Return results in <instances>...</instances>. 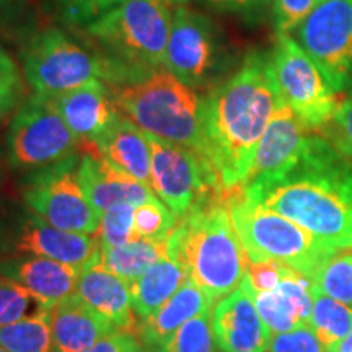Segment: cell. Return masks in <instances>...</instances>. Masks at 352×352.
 Wrapping results in <instances>:
<instances>
[{"instance_id":"obj_25","label":"cell","mask_w":352,"mask_h":352,"mask_svg":"<svg viewBox=\"0 0 352 352\" xmlns=\"http://www.w3.org/2000/svg\"><path fill=\"white\" fill-rule=\"evenodd\" d=\"M188 277L184 264L166 246L164 256L129 285L135 315L145 320L155 314Z\"/></svg>"},{"instance_id":"obj_7","label":"cell","mask_w":352,"mask_h":352,"mask_svg":"<svg viewBox=\"0 0 352 352\" xmlns=\"http://www.w3.org/2000/svg\"><path fill=\"white\" fill-rule=\"evenodd\" d=\"M170 7L165 0H124L85 28L108 57L140 74H148L165 64L171 28Z\"/></svg>"},{"instance_id":"obj_1","label":"cell","mask_w":352,"mask_h":352,"mask_svg":"<svg viewBox=\"0 0 352 352\" xmlns=\"http://www.w3.org/2000/svg\"><path fill=\"white\" fill-rule=\"evenodd\" d=\"M241 192L284 215L321 243L352 248V162L323 135L311 134L300 162L276 182Z\"/></svg>"},{"instance_id":"obj_41","label":"cell","mask_w":352,"mask_h":352,"mask_svg":"<svg viewBox=\"0 0 352 352\" xmlns=\"http://www.w3.org/2000/svg\"><path fill=\"white\" fill-rule=\"evenodd\" d=\"M206 3L215 8L232 12H254L270 6L272 0H204Z\"/></svg>"},{"instance_id":"obj_8","label":"cell","mask_w":352,"mask_h":352,"mask_svg":"<svg viewBox=\"0 0 352 352\" xmlns=\"http://www.w3.org/2000/svg\"><path fill=\"white\" fill-rule=\"evenodd\" d=\"M7 147L13 166L44 170L77 157L80 140L65 124L52 96L33 94L13 118Z\"/></svg>"},{"instance_id":"obj_12","label":"cell","mask_w":352,"mask_h":352,"mask_svg":"<svg viewBox=\"0 0 352 352\" xmlns=\"http://www.w3.org/2000/svg\"><path fill=\"white\" fill-rule=\"evenodd\" d=\"M23 197L34 215L60 230L98 233L101 214L88 202L77 182V157L34 175Z\"/></svg>"},{"instance_id":"obj_36","label":"cell","mask_w":352,"mask_h":352,"mask_svg":"<svg viewBox=\"0 0 352 352\" xmlns=\"http://www.w3.org/2000/svg\"><path fill=\"white\" fill-rule=\"evenodd\" d=\"M21 74L13 59L0 47V120L19 103L21 96Z\"/></svg>"},{"instance_id":"obj_38","label":"cell","mask_w":352,"mask_h":352,"mask_svg":"<svg viewBox=\"0 0 352 352\" xmlns=\"http://www.w3.org/2000/svg\"><path fill=\"white\" fill-rule=\"evenodd\" d=\"M122 2L124 0H60V6L69 21L87 26Z\"/></svg>"},{"instance_id":"obj_42","label":"cell","mask_w":352,"mask_h":352,"mask_svg":"<svg viewBox=\"0 0 352 352\" xmlns=\"http://www.w3.org/2000/svg\"><path fill=\"white\" fill-rule=\"evenodd\" d=\"M336 352H352V329L347 333V336L341 341L340 347H338Z\"/></svg>"},{"instance_id":"obj_2","label":"cell","mask_w":352,"mask_h":352,"mask_svg":"<svg viewBox=\"0 0 352 352\" xmlns=\"http://www.w3.org/2000/svg\"><path fill=\"white\" fill-rule=\"evenodd\" d=\"M280 103L270 59L259 54L250 56L202 100L208 158L223 192L248 178L264 131Z\"/></svg>"},{"instance_id":"obj_3","label":"cell","mask_w":352,"mask_h":352,"mask_svg":"<svg viewBox=\"0 0 352 352\" xmlns=\"http://www.w3.org/2000/svg\"><path fill=\"white\" fill-rule=\"evenodd\" d=\"M168 250L214 305L239 289L246 274V253L233 227L226 192L179 217L168 236Z\"/></svg>"},{"instance_id":"obj_13","label":"cell","mask_w":352,"mask_h":352,"mask_svg":"<svg viewBox=\"0 0 352 352\" xmlns=\"http://www.w3.org/2000/svg\"><path fill=\"white\" fill-rule=\"evenodd\" d=\"M217 39L212 21L186 6L175 7L164 69L188 87H202L215 65Z\"/></svg>"},{"instance_id":"obj_18","label":"cell","mask_w":352,"mask_h":352,"mask_svg":"<svg viewBox=\"0 0 352 352\" xmlns=\"http://www.w3.org/2000/svg\"><path fill=\"white\" fill-rule=\"evenodd\" d=\"M241 283L252 294L258 314L271 334H283L310 324L314 308V284L310 277L287 267L279 285L270 292L252 289L246 277Z\"/></svg>"},{"instance_id":"obj_43","label":"cell","mask_w":352,"mask_h":352,"mask_svg":"<svg viewBox=\"0 0 352 352\" xmlns=\"http://www.w3.org/2000/svg\"><path fill=\"white\" fill-rule=\"evenodd\" d=\"M165 2H168L171 7H178V6H186L188 0H165Z\"/></svg>"},{"instance_id":"obj_23","label":"cell","mask_w":352,"mask_h":352,"mask_svg":"<svg viewBox=\"0 0 352 352\" xmlns=\"http://www.w3.org/2000/svg\"><path fill=\"white\" fill-rule=\"evenodd\" d=\"M83 151L101 153L114 166L134 176L148 188L152 186L151 147L147 135L121 113L111 127L94 145Z\"/></svg>"},{"instance_id":"obj_26","label":"cell","mask_w":352,"mask_h":352,"mask_svg":"<svg viewBox=\"0 0 352 352\" xmlns=\"http://www.w3.org/2000/svg\"><path fill=\"white\" fill-rule=\"evenodd\" d=\"M166 240H145L134 236L129 243L116 248H101V263L113 274L124 280L127 285L139 279L148 267H152L158 259L166 253Z\"/></svg>"},{"instance_id":"obj_21","label":"cell","mask_w":352,"mask_h":352,"mask_svg":"<svg viewBox=\"0 0 352 352\" xmlns=\"http://www.w3.org/2000/svg\"><path fill=\"white\" fill-rule=\"evenodd\" d=\"M76 297L108 320L118 331L139 336L129 285L101 263L100 254L80 270Z\"/></svg>"},{"instance_id":"obj_24","label":"cell","mask_w":352,"mask_h":352,"mask_svg":"<svg viewBox=\"0 0 352 352\" xmlns=\"http://www.w3.org/2000/svg\"><path fill=\"white\" fill-rule=\"evenodd\" d=\"M116 328L74 296L52 308V352H83Z\"/></svg>"},{"instance_id":"obj_14","label":"cell","mask_w":352,"mask_h":352,"mask_svg":"<svg viewBox=\"0 0 352 352\" xmlns=\"http://www.w3.org/2000/svg\"><path fill=\"white\" fill-rule=\"evenodd\" d=\"M311 134L292 109L280 103L258 145L252 171L240 188L263 186L287 175L300 162Z\"/></svg>"},{"instance_id":"obj_6","label":"cell","mask_w":352,"mask_h":352,"mask_svg":"<svg viewBox=\"0 0 352 352\" xmlns=\"http://www.w3.org/2000/svg\"><path fill=\"white\" fill-rule=\"evenodd\" d=\"M23 72L34 94L47 96L60 95L91 80H107L118 87L147 76L111 57L88 51L56 28L44 30L26 44Z\"/></svg>"},{"instance_id":"obj_30","label":"cell","mask_w":352,"mask_h":352,"mask_svg":"<svg viewBox=\"0 0 352 352\" xmlns=\"http://www.w3.org/2000/svg\"><path fill=\"white\" fill-rule=\"evenodd\" d=\"M210 314L212 310H208L186 321L157 352H219Z\"/></svg>"},{"instance_id":"obj_28","label":"cell","mask_w":352,"mask_h":352,"mask_svg":"<svg viewBox=\"0 0 352 352\" xmlns=\"http://www.w3.org/2000/svg\"><path fill=\"white\" fill-rule=\"evenodd\" d=\"M328 352H336L341 341L352 329V307L314 290L310 324Z\"/></svg>"},{"instance_id":"obj_37","label":"cell","mask_w":352,"mask_h":352,"mask_svg":"<svg viewBox=\"0 0 352 352\" xmlns=\"http://www.w3.org/2000/svg\"><path fill=\"white\" fill-rule=\"evenodd\" d=\"M267 351L270 352H328L310 327H303V328L294 329V331L283 333V334H272Z\"/></svg>"},{"instance_id":"obj_20","label":"cell","mask_w":352,"mask_h":352,"mask_svg":"<svg viewBox=\"0 0 352 352\" xmlns=\"http://www.w3.org/2000/svg\"><path fill=\"white\" fill-rule=\"evenodd\" d=\"M52 100L83 148L94 145L120 116V109L113 101L111 88H108L103 80L83 83L74 90L54 95Z\"/></svg>"},{"instance_id":"obj_27","label":"cell","mask_w":352,"mask_h":352,"mask_svg":"<svg viewBox=\"0 0 352 352\" xmlns=\"http://www.w3.org/2000/svg\"><path fill=\"white\" fill-rule=\"evenodd\" d=\"M0 347L8 352H52V308L0 328Z\"/></svg>"},{"instance_id":"obj_34","label":"cell","mask_w":352,"mask_h":352,"mask_svg":"<svg viewBox=\"0 0 352 352\" xmlns=\"http://www.w3.org/2000/svg\"><path fill=\"white\" fill-rule=\"evenodd\" d=\"M323 138L352 162V94L338 103L331 120L323 127Z\"/></svg>"},{"instance_id":"obj_40","label":"cell","mask_w":352,"mask_h":352,"mask_svg":"<svg viewBox=\"0 0 352 352\" xmlns=\"http://www.w3.org/2000/svg\"><path fill=\"white\" fill-rule=\"evenodd\" d=\"M83 352H144V344L138 340V334L113 331Z\"/></svg>"},{"instance_id":"obj_29","label":"cell","mask_w":352,"mask_h":352,"mask_svg":"<svg viewBox=\"0 0 352 352\" xmlns=\"http://www.w3.org/2000/svg\"><path fill=\"white\" fill-rule=\"evenodd\" d=\"M310 280L316 292L352 307V248L333 254L315 271Z\"/></svg>"},{"instance_id":"obj_19","label":"cell","mask_w":352,"mask_h":352,"mask_svg":"<svg viewBox=\"0 0 352 352\" xmlns=\"http://www.w3.org/2000/svg\"><path fill=\"white\" fill-rule=\"evenodd\" d=\"M0 276L25 287L39 307L54 308L76 296L80 270L50 258L19 254L0 259Z\"/></svg>"},{"instance_id":"obj_4","label":"cell","mask_w":352,"mask_h":352,"mask_svg":"<svg viewBox=\"0 0 352 352\" xmlns=\"http://www.w3.org/2000/svg\"><path fill=\"white\" fill-rule=\"evenodd\" d=\"M111 94L122 116L145 134L208 158L202 100L168 70H152L138 82L113 87Z\"/></svg>"},{"instance_id":"obj_10","label":"cell","mask_w":352,"mask_h":352,"mask_svg":"<svg viewBox=\"0 0 352 352\" xmlns=\"http://www.w3.org/2000/svg\"><path fill=\"white\" fill-rule=\"evenodd\" d=\"M145 135L151 147V188L176 217H183L210 197L223 195L208 158L182 145Z\"/></svg>"},{"instance_id":"obj_9","label":"cell","mask_w":352,"mask_h":352,"mask_svg":"<svg viewBox=\"0 0 352 352\" xmlns=\"http://www.w3.org/2000/svg\"><path fill=\"white\" fill-rule=\"evenodd\" d=\"M270 67L283 103L307 129H323L340 103L338 94L290 34H280L277 39Z\"/></svg>"},{"instance_id":"obj_32","label":"cell","mask_w":352,"mask_h":352,"mask_svg":"<svg viewBox=\"0 0 352 352\" xmlns=\"http://www.w3.org/2000/svg\"><path fill=\"white\" fill-rule=\"evenodd\" d=\"M134 206L120 204L101 214L98 228L101 248H116L134 239Z\"/></svg>"},{"instance_id":"obj_15","label":"cell","mask_w":352,"mask_h":352,"mask_svg":"<svg viewBox=\"0 0 352 352\" xmlns=\"http://www.w3.org/2000/svg\"><path fill=\"white\" fill-rule=\"evenodd\" d=\"M16 254L50 258L82 270L101 252L95 235L60 230L38 215L21 220L12 233L8 248Z\"/></svg>"},{"instance_id":"obj_39","label":"cell","mask_w":352,"mask_h":352,"mask_svg":"<svg viewBox=\"0 0 352 352\" xmlns=\"http://www.w3.org/2000/svg\"><path fill=\"white\" fill-rule=\"evenodd\" d=\"M289 266L277 261H250L246 258V280L258 292H270L279 285Z\"/></svg>"},{"instance_id":"obj_44","label":"cell","mask_w":352,"mask_h":352,"mask_svg":"<svg viewBox=\"0 0 352 352\" xmlns=\"http://www.w3.org/2000/svg\"><path fill=\"white\" fill-rule=\"evenodd\" d=\"M0 352H8V351H6V349H2V347H0Z\"/></svg>"},{"instance_id":"obj_22","label":"cell","mask_w":352,"mask_h":352,"mask_svg":"<svg viewBox=\"0 0 352 352\" xmlns=\"http://www.w3.org/2000/svg\"><path fill=\"white\" fill-rule=\"evenodd\" d=\"M212 308V300L191 277H188L155 314L142 320L139 327L140 341L147 349L157 352L186 321Z\"/></svg>"},{"instance_id":"obj_16","label":"cell","mask_w":352,"mask_h":352,"mask_svg":"<svg viewBox=\"0 0 352 352\" xmlns=\"http://www.w3.org/2000/svg\"><path fill=\"white\" fill-rule=\"evenodd\" d=\"M210 321L220 352H266L270 347L272 334L243 283L215 303Z\"/></svg>"},{"instance_id":"obj_31","label":"cell","mask_w":352,"mask_h":352,"mask_svg":"<svg viewBox=\"0 0 352 352\" xmlns=\"http://www.w3.org/2000/svg\"><path fill=\"white\" fill-rule=\"evenodd\" d=\"M178 217L160 199H153L134 210V236L145 240H166Z\"/></svg>"},{"instance_id":"obj_5","label":"cell","mask_w":352,"mask_h":352,"mask_svg":"<svg viewBox=\"0 0 352 352\" xmlns=\"http://www.w3.org/2000/svg\"><path fill=\"white\" fill-rule=\"evenodd\" d=\"M233 227L250 261H277L307 277L340 250L321 243L284 215L248 199L240 188L226 192Z\"/></svg>"},{"instance_id":"obj_17","label":"cell","mask_w":352,"mask_h":352,"mask_svg":"<svg viewBox=\"0 0 352 352\" xmlns=\"http://www.w3.org/2000/svg\"><path fill=\"white\" fill-rule=\"evenodd\" d=\"M77 182L88 202L100 214L114 206L131 204L139 208L157 199L147 184L114 166L98 152H83L77 165Z\"/></svg>"},{"instance_id":"obj_11","label":"cell","mask_w":352,"mask_h":352,"mask_svg":"<svg viewBox=\"0 0 352 352\" xmlns=\"http://www.w3.org/2000/svg\"><path fill=\"white\" fill-rule=\"evenodd\" d=\"M294 39L336 94L352 87V0H321Z\"/></svg>"},{"instance_id":"obj_35","label":"cell","mask_w":352,"mask_h":352,"mask_svg":"<svg viewBox=\"0 0 352 352\" xmlns=\"http://www.w3.org/2000/svg\"><path fill=\"white\" fill-rule=\"evenodd\" d=\"M321 0H272L277 34H290L314 12Z\"/></svg>"},{"instance_id":"obj_33","label":"cell","mask_w":352,"mask_h":352,"mask_svg":"<svg viewBox=\"0 0 352 352\" xmlns=\"http://www.w3.org/2000/svg\"><path fill=\"white\" fill-rule=\"evenodd\" d=\"M36 300L25 287L13 279L0 276V328L16 323L28 316L30 308ZM38 305V303H36Z\"/></svg>"}]
</instances>
